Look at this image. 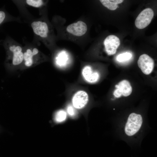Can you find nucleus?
Segmentation results:
<instances>
[{"mask_svg": "<svg viewBox=\"0 0 157 157\" xmlns=\"http://www.w3.org/2000/svg\"><path fill=\"white\" fill-rule=\"evenodd\" d=\"M137 63L139 67L144 74H149L153 71L154 67V61L148 55L144 54L141 55Z\"/></svg>", "mask_w": 157, "mask_h": 157, "instance_id": "nucleus-6", "label": "nucleus"}, {"mask_svg": "<svg viewBox=\"0 0 157 157\" xmlns=\"http://www.w3.org/2000/svg\"><path fill=\"white\" fill-rule=\"evenodd\" d=\"M142 116L135 113L130 114L126 123L124 131L126 134L129 136L136 133L141 128L142 123Z\"/></svg>", "mask_w": 157, "mask_h": 157, "instance_id": "nucleus-1", "label": "nucleus"}, {"mask_svg": "<svg viewBox=\"0 0 157 157\" xmlns=\"http://www.w3.org/2000/svg\"><path fill=\"white\" fill-rule=\"evenodd\" d=\"M102 4L108 9L115 10L118 7L117 4L122 3L123 0H100Z\"/></svg>", "mask_w": 157, "mask_h": 157, "instance_id": "nucleus-13", "label": "nucleus"}, {"mask_svg": "<svg viewBox=\"0 0 157 157\" xmlns=\"http://www.w3.org/2000/svg\"><path fill=\"white\" fill-rule=\"evenodd\" d=\"M67 112L71 116H74L76 114V109L71 104H69L67 106Z\"/></svg>", "mask_w": 157, "mask_h": 157, "instance_id": "nucleus-17", "label": "nucleus"}, {"mask_svg": "<svg viewBox=\"0 0 157 157\" xmlns=\"http://www.w3.org/2000/svg\"><path fill=\"white\" fill-rule=\"evenodd\" d=\"M116 89L114 91V95L119 98L123 95L127 97L130 95L132 91V87L130 82L126 80H124L115 86Z\"/></svg>", "mask_w": 157, "mask_h": 157, "instance_id": "nucleus-8", "label": "nucleus"}, {"mask_svg": "<svg viewBox=\"0 0 157 157\" xmlns=\"http://www.w3.org/2000/svg\"><path fill=\"white\" fill-rule=\"evenodd\" d=\"M69 57L68 54L65 51H62L56 58V63L57 66L62 69L66 67L68 65Z\"/></svg>", "mask_w": 157, "mask_h": 157, "instance_id": "nucleus-11", "label": "nucleus"}, {"mask_svg": "<svg viewBox=\"0 0 157 157\" xmlns=\"http://www.w3.org/2000/svg\"><path fill=\"white\" fill-rule=\"evenodd\" d=\"M104 43L106 53L108 55H111L115 53L120 44V40L117 36L110 35L105 38Z\"/></svg>", "mask_w": 157, "mask_h": 157, "instance_id": "nucleus-7", "label": "nucleus"}, {"mask_svg": "<svg viewBox=\"0 0 157 157\" xmlns=\"http://www.w3.org/2000/svg\"><path fill=\"white\" fill-rule=\"evenodd\" d=\"M154 12L151 8H146L138 15L135 21L137 28L142 29L147 26L151 23L154 16Z\"/></svg>", "mask_w": 157, "mask_h": 157, "instance_id": "nucleus-4", "label": "nucleus"}, {"mask_svg": "<svg viewBox=\"0 0 157 157\" xmlns=\"http://www.w3.org/2000/svg\"><path fill=\"white\" fill-rule=\"evenodd\" d=\"M26 2L28 5L35 8L40 7L44 4L43 1L41 0H27Z\"/></svg>", "mask_w": 157, "mask_h": 157, "instance_id": "nucleus-16", "label": "nucleus"}, {"mask_svg": "<svg viewBox=\"0 0 157 157\" xmlns=\"http://www.w3.org/2000/svg\"><path fill=\"white\" fill-rule=\"evenodd\" d=\"M72 95V105L76 109L83 108L88 102L89 94L85 90L83 89L76 90Z\"/></svg>", "mask_w": 157, "mask_h": 157, "instance_id": "nucleus-3", "label": "nucleus"}, {"mask_svg": "<svg viewBox=\"0 0 157 157\" xmlns=\"http://www.w3.org/2000/svg\"><path fill=\"white\" fill-rule=\"evenodd\" d=\"M67 112L63 110L58 111L56 113L55 117V121L57 122L64 121L67 117Z\"/></svg>", "mask_w": 157, "mask_h": 157, "instance_id": "nucleus-14", "label": "nucleus"}, {"mask_svg": "<svg viewBox=\"0 0 157 157\" xmlns=\"http://www.w3.org/2000/svg\"><path fill=\"white\" fill-rule=\"evenodd\" d=\"M38 53L39 50L37 48L27 49L24 53V60L25 61V65L28 67L31 66L33 63L34 56Z\"/></svg>", "mask_w": 157, "mask_h": 157, "instance_id": "nucleus-12", "label": "nucleus"}, {"mask_svg": "<svg viewBox=\"0 0 157 157\" xmlns=\"http://www.w3.org/2000/svg\"><path fill=\"white\" fill-rule=\"evenodd\" d=\"M87 30V26L83 21H79L68 25L66 28L68 33L73 35L81 36L84 35Z\"/></svg>", "mask_w": 157, "mask_h": 157, "instance_id": "nucleus-10", "label": "nucleus"}, {"mask_svg": "<svg viewBox=\"0 0 157 157\" xmlns=\"http://www.w3.org/2000/svg\"><path fill=\"white\" fill-rule=\"evenodd\" d=\"M31 25L33 32L37 36L42 38L48 37L49 28L46 22L41 21H34L31 23Z\"/></svg>", "mask_w": 157, "mask_h": 157, "instance_id": "nucleus-9", "label": "nucleus"}, {"mask_svg": "<svg viewBox=\"0 0 157 157\" xmlns=\"http://www.w3.org/2000/svg\"><path fill=\"white\" fill-rule=\"evenodd\" d=\"M81 76L86 83L93 84L97 83L100 78V74L98 71L94 70L89 65H85L81 70Z\"/></svg>", "mask_w": 157, "mask_h": 157, "instance_id": "nucleus-5", "label": "nucleus"}, {"mask_svg": "<svg viewBox=\"0 0 157 157\" xmlns=\"http://www.w3.org/2000/svg\"><path fill=\"white\" fill-rule=\"evenodd\" d=\"M132 57V54L126 52L118 55L116 57L117 60L119 62H123L130 59Z\"/></svg>", "mask_w": 157, "mask_h": 157, "instance_id": "nucleus-15", "label": "nucleus"}, {"mask_svg": "<svg viewBox=\"0 0 157 157\" xmlns=\"http://www.w3.org/2000/svg\"><path fill=\"white\" fill-rule=\"evenodd\" d=\"M2 44L6 50L13 54L12 63L14 65H18L23 61L24 53L22 51V48L20 45L13 44L8 38L3 41Z\"/></svg>", "mask_w": 157, "mask_h": 157, "instance_id": "nucleus-2", "label": "nucleus"}, {"mask_svg": "<svg viewBox=\"0 0 157 157\" xmlns=\"http://www.w3.org/2000/svg\"><path fill=\"white\" fill-rule=\"evenodd\" d=\"M7 15L6 12L3 10H0V25L7 19Z\"/></svg>", "mask_w": 157, "mask_h": 157, "instance_id": "nucleus-18", "label": "nucleus"}]
</instances>
